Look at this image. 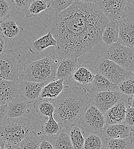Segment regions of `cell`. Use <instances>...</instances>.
Listing matches in <instances>:
<instances>
[{"label": "cell", "mask_w": 134, "mask_h": 149, "mask_svg": "<svg viewBox=\"0 0 134 149\" xmlns=\"http://www.w3.org/2000/svg\"><path fill=\"white\" fill-rule=\"evenodd\" d=\"M109 22L95 3L75 1L65 10L55 12L51 32L57 41L58 60L78 58L91 51L101 41Z\"/></svg>", "instance_id": "cell-1"}, {"label": "cell", "mask_w": 134, "mask_h": 149, "mask_svg": "<svg viewBox=\"0 0 134 149\" xmlns=\"http://www.w3.org/2000/svg\"><path fill=\"white\" fill-rule=\"evenodd\" d=\"M53 117L61 128L68 129L77 121L90 103L88 92L84 87H65L58 98L53 101Z\"/></svg>", "instance_id": "cell-2"}, {"label": "cell", "mask_w": 134, "mask_h": 149, "mask_svg": "<svg viewBox=\"0 0 134 149\" xmlns=\"http://www.w3.org/2000/svg\"><path fill=\"white\" fill-rule=\"evenodd\" d=\"M58 63L56 57L49 53L41 59L25 63L19 77L27 81L47 84L56 79Z\"/></svg>", "instance_id": "cell-3"}, {"label": "cell", "mask_w": 134, "mask_h": 149, "mask_svg": "<svg viewBox=\"0 0 134 149\" xmlns=\"http://www.w3.org/2000/svg\"><path fill=\"white\" fill-rule=\"evenodd\" d=\"M32 130L33 127L29 119L24 117L7 118L0 124V140L4 143L19 145Z\"/></svg>", "instance_id": "cell-4"}, {"label": "cell", "mask_w": 134, "mask_h": 149, "mask_svg": "<svg viewBox=\"0 0 134 149\" xmlns=\"http://www.w3.org/2000/svg\"><path fill=\"white\" fill-rule=\"evenodd\" d=\"M111 60L127 70H134V49L119 42L106 45L99 55Z\"/></svg>", "instance_id": "cell-5"}, {"label": "cell", "mask_w": 134, "mask_h": 149, "mask_svg": "<svg viewBox=\"0 0 134 149\" xmlns=\"http://www.w3.org/2000/svg\"><path fill=\"white\" fill-rule=\"evenodd\" d=\"M94 67L96 73L103 75L116 84L133 76L132 71L127 70L114 61L105 58L100 55L96 58Z\"/></svg>", "instance_id": "cell-6"}, {"label": "cell", "mask_w": 134, "mask_h": 149, "mask_svg": "<svg viewBox=\"0 0 134 149\" xmlns=\"http://www.w3.org/2000/svg\"><path fill=\"white\" fill-rule=\"evenodd\" d=\"M76 123L84 132L100 135H102L106 124L104 114L91 103L87 106Z\"/></svg>", "instance_id": "cell-7"}, {"label": "cell", "mask_w": 134, "mask_h": 149, "mask_svg": "<svg viewBox=\"0 0 134 149\" xmlns=\"http://www.w3.org/2000/svg\"><path fill=\"white\" fill-rule=\"evenodd\" d=\"M21 58L12 49L5 50L0 55V79L18 81Z\"/></svg>", "instance_id": "cell-8"}, {"label": "cell", "mask_w": 134, "mask_h": 149, "mask_svg": "<svg viewBox=\"0 0 134 149\" xmlns=\"http://www.w3.org/2000/svg\"><path fill=\"white\" fill-rule=\"evenodd\" d=\"M95 4L110 21H119L130 10L127 0H96Z\"/></svg>", "instance_id": "cell-9"}, {"label": "cell", "mask_w": 134, "mask_h": 149, "mask_svg": "<svg viewBox=\"0 0 134 149\" xmlns=\"http://www.w3.org/2000/svg\"><path fill=\"white\" fill-rule=\"evenodd\" d=\"M90 103L103 114L124 97L119 91H110L95 93H88Z\"/></svg>", "instance_id": "cell-10"}, {"label": "cell", "mask_w": 134, "mask_h": 149, "mask_svg": "<svg viewBox=\"0 0 134 149\" xmlns=\"http://www.w3.org/2000/svg\"><path fill=\"white\" fill-rule=\"evenodd\" d=\"M118 22V42L134 49V10H130Z\"/></svg>", "instance_id": "cell-11"}, {"label": "cell", "mask_w": 134, "mask_h": 149, "mask_svg": "<svg viewBox=\"0 0 134 149\" xmlns=\"http://www.w3.org/2000/svg\"><path fill=\"white\" fill-rule=\"evenodd\" d=\"M96 74L94 65L88 61L77 65L72 75L70 86L85 87L94 79Z\"/></svg>", "instance_id": "cell-12"}, {"label": "cell", "mask_w": 134, "mask_h": 149, "mask_svg": "<svg viewBox=\"0 0 134 149\" xmlns=\"http://www.w3.org/2000/svg\"><path fill=\"white\" fill-rule=\"evenodd\" d=\"M18 83L19 95L29 103L39 99L42 88L45 85L42 83L27 81L19 77Z\"/></svg>", "instance_id": "cell-13"}, {"label": "cell", "mask_w": 134, "mask_h": 149, "mask_svg": "<svg viewBox=\"0 0 134 149\" xmlns=\"http://www.w3.org/2000/svg\"><path fill=\"white\" fill-rule=\"evenodd\" d=\"M78 58H64L58 60L56 79H63L65 87H69L72 75L77 65Z\"/></svg>", "instance_id": "cell-14"}, {"label": "cell", "mask_w": 134, "mask_h": 149, "mask_svg": "<svg viewBox=\"0 0 134 149\" xmlns=\"http://www.w3.org/2000/svg\"><path fill=\"white\" fill-rule=\"evenodd\" d=\"M132 131V128L124 122L115 124H106L102 136L104 141L125 138L131 136Z\"/></svg>", "instance_id": "cell-15"}, {"label": "cell", "mask_w": 134, "mask_h": 149, "mask_svg": "<svg viewBox=\"0 0 134 149\" xmlns=\"http://www.w3.org/2000/svg\"><path fill=\"white\" fill-rule=\"evenodd\" d=\"M19 95L18 81L0 79V105H7Z\"/></svg>", "instance_id": "cell-16"}, {"label": "cell", "mask_w": 134, "mask_h": 149, "mask_svg": "<svg viewBox=\"0 0 134 149\" xmlns=\"http://www.w3.org/2000/svg\"><path fill=\"white\" fill-rule=\"evenodd\" d=\"M30 103L20 95L7 105V118L23 117L30 112Z\"/></svg>", "instance_id": "cell-17"}, {"label": "cell", "mask_w": 134, "mask_h": 149, "mask_svg": "<svg viewBox=\"0 0 134 149\" xmlns=\"http://www.w3.org/2000/svg\"><path fill=\"white\" fill-rule=\"evenodd\" d=\"M84 88L90 93L118 91L117 84L111 82L103 75L97 73L95 74L93 81L87 85Z\"/></svg>", "instance_id": "cell-18"}, {"label": "cell", "mask_w": 134, "mask_h": 149, "mask_svg": "<svg viewBox=\"0 0 134 149\" xmlns=\"http://www.w3.org/2000/svg\"><path fill=\"white\" fill-rule=\"evenodd\" d=\"M127 107L124 97L104 113L106 124H115L124 122Z\"/></svg>", "instance_id": "cell-19"}, {"label": "cell", "mask_w": 134, "mask_h": 149, "mask_svg": "<svg viewBox=\"0 0 134 149\" xmlns=\"http://www.w3.org/2000/svg\"><path fill=\"white\" fill-rule=\"evenodd\" d=\"M56 40L53 37L51 32L49 31L45 35L31 42L28 48L31 53L35 55H38L45 49L52 46L56 47Z\"/></svg>", "instance_id": "cell-20"}, {"label": "cell", "mask_w": 134, "mask_h": 149, "mask_svg": "<svg viewBox=\"0 0 134 149\" xmlns=\"http://www.w3.org/2000/svg\"><path fill=\"white\" fill-rule=\"evenodd\" d=\"M64 87L63 79H55L42 87L39 98L55 100Z\"/></svg>", "instance_id": "cell-21"}, {"label": "cell", "mask_w": 134, "mask_h": 149, "mask_svg": "<svg viewBox=\"0 0 134 149\" xmlns=\"http://www.w3.org/2000/svg\"><path fill=\"white\" fill-rule=\"evenodd\" d=\"M0 32L5 38L12 39L21 35L24 32V28L19 26L12 19H3L0 21Z\"/></svg>", "instance_id": "cell-22"}, {"label": "cell", "mask_w": 134, "mask_h": 149, "mask_svg": "<svg viewBox=\"0 0 134 149\" xmlns=\"http://www.w3.org/2000/svg\"><path fill=\"white\" fill-rule=\"evenodd\" d=\"M54 100L39 98L33 102V107L41 119L53 116L55 112Z\"/></svg>", "instance_id": "cell-23"}, {"label": "cell", "mask_w": 134, "mask_h": 149, "mask_svg": "<svg viewBox=\"0 0 134 149\" xmlns=\"http://www.w3.org/2000/svg\"><path fill=\"white\" fill-rule=\"evenodd\" d=\"M119 40V22L117 21H110L104 29L101 40L106 45H109L118 42Z\"/></svg>", "instance_id": "cell-24"}, {"label": "cell", "mask_w": 134, "mask_h": 149, "mask_svg": "<svg viewBox=\"0 0 134 149\" xmlns=\"http://www.w3.org/2000/svg\"><path fill=\"white\" fill-rule=\"evenodd\" d=\"M51 138V143L55 149H74L68 129L62 128L58 134Z\"/></svg>", "instance_id": "cell-25"}, {"label": "cell", "mask_w": 134, "mask_h": 149, "mask_svg": "<svg viewBox=\"0 0 134 149\" xmlns=\"http://www.w3.org/2000/svg\"><path fill=\"white\" fill-rule=\"evenodd\" d=\"M68 134L74 149H83L84 142V131L77 123L72 125L68 128Z\"/></svg>", "instance_id": "cell-26"}, {"label": "cell", "mask_w": 134, "mask_h": 149, "mask_svg": "<svg viewBox=\"0 0 134 149\" xmlns=\"http://www.w3.org/2000/svg\"><path fill=\"white\" fill-rule=\"evenodd\" d=\"M84 142L83 149H101L104 146L102 135L94 133L84 132Z\"/></svg>", "instance_id": "cell-27"}, {"label": "cell", "mask_w": 134, "mask_h": 149, "mask_svg": "<svg viewBox=\"0 0 134 149\" xmlns=\"http://www.w3.org/2000/svg\"><path fill=\"white\" fill-rule=\"evenodd\" d=\"M61 129V127L55 120L53 116L44 119L41 125L42 134L49 137L58 134Z\"/></svg>", "instance_id": "cell-28"}, {"label": "cell", "mask_w": 134, "mask_h": 149, "mask_svg": "<svg viewBox=\"0 0 134 149\" xmlns=\"http://www.w3.org/2000/svg\"><path fill=\"white\" fill-rule=\"evenodd\" d=\"M49 8L45 0H33L28 9L24 11L25 17L29 19L36 17L41 12L47 10Z\"/></svg>", "instance_id": "cell-29"}, {"label": "cell", "mask_w": 134, "mask_h": 149, "mask_svg": "<svg viewBox=\"0 0 134 149\" xmlns=\"http://www.w3.org/2000/svg\"><path fill=\"white\" fill-rule=\"evenodd\" d=\"M104 145L108 149H132L133 139L131 136H128L122 139L106 140Z\"/></svg>", "instance_id": "cell-30"}, {"label": "cell", "mask_w": 134, "mask_h": 149, "mask_svg": "<svg viewBox=\"0 0 134 149\" xmlns=\"http://www.w3.org/2000/svg\"><path fill=\"white\" fill-rule=\"evenodd\" d=\"M41 139L33 130L30 131L19 143L21 149H38Z\"/></svg>", "instance_id": "cell-31"}, {"label": "cell", "mask_w": 134, "mask_h": 149, "mask_svg": "<svg viewBox=\"0 0 134 149\" xmlns=\"http://www.w3.org/2000/svg\"><path fill=\"white\" fill-rule=\"evenodd\" d=\"M118 91L127 96L134 94V77H128L117 84Z\"/></svg>", "instance_id": "cell-32"}, {"label": "cell", "mask_w": 134, "mask_h": 149, "mask_svg": "<svg viewBox=\"0 0 134 149\" xmlns=\"http://www.w3.org/2000/svg\"><path fill=\"white\" fill-rule=\"evenodd\" d=\"M49 7H51L55 12H61L71 6L75 0H45Z\"/></svg>", "instance_id": "cell-33"}, {"label": "cell", "mask_w": 134, "mask_h": 149, "mask_svg": "<svg viewBox=\"0 0 134 149\" xmlns=\"http://www.w3.org/2000/svg\"><path fill=\"white\" fill-rule=\"evenodd\" d=\"M13 3V0H0V19L10 16Z\"/></svg>", "instance_id": "cell-34"}, {"label": "cell", "mask_w": 134, "mask_h": 149, "mask_svg": "<svg viewBox=\"0 0 134 149\" xmlns=\"http://www.w3.org/2000/svg\"><path fill=\"white\" fill-rule=\"evenodd\" d=\"M124 122L128 124L132 129H134V108L128 106Z\"/></svg>", "instance_id": "cell-35"}, {"label": "cell", "mask_w": 134, "mask_h": 149, "mask_svg": "<svg viewBox=\"0 0 134 149\" xmlns=\"http://www.w3.org/2000/svg\"><path fill=\"white\" fill-rule=\"evenodd\" d=\"M16 8L19 11H25L33 0H13Z\"/></svg>", "instance_id": "cell-36"}, {"label": "cell", "mask_w": 134, "mask_h": 149, "mask_svg": "<svg viewBox=\"0 0 134 149\" xmlns=\"http://www.w3.org/2000/svg\"><path fill=\"white\" fill-rule=\"evenodd\" d=\"M7 105H0V124L7 118Z\"/></svg>", "instance_id": "cell-37"}, {"label": "cell", "mask_w": 134, "mask_h": 149, "mask_svg": "<svg viewBox=\"0 0 134 149\" xmlns=\"http://www.w3.org/2000/svg\"><path fill=\"white\" fill-rule=\"evenodd\" d=\"M38 149H55L52 144L47 141H41Z\"/></svg>", "instance_id": "cell-38"}, {"label": "cell", "mask_w": 134, "mask_h": 149, "mask_svg": "<svg viewBox=\"0 0 134 149\" xmlns=\"http://www.w3.org/2000/svg\"><path fill=\"white\" fill-rule=\"evenodd\" d=\"M6 38L0 33V55L6 50Z\"/></svg>", "instance_id": "cell-39"}, {"label": "cell", "mask_w": 134, "mask_h": 149, "mask_svg": "<svg viewBox=\"0 0 134 149\" xmlns=\"http://www.w3.org/2000/svg\"><path fill=\"white\" fill-rule=\"evenodd\" d=\"M3 149H21L19 145H12L5 143Z\"/></svg>", "instance_id": "cell-40"}, {"label": "cell", "mask_w": 134, "mask_h": 149, "mask_svg": "<svg viewBox=\"0 0 134 149\" xmlns=\"http://www.w3.org/2000/svg\"><path fill=\"white\" fill-rule=\"evenodd\" d=\"M131 97H128L127 99L128 106L134 108V94L131 95Z\"/></svg>", "instance_id": "cell-41"}, {"label": "cell", "mask_w": 134, "mask_h": 149, "mask_svg": "<svg viewBox=\"0 0 134 149\" xmlns=\"http://www.w3.org/2000/svg\"><path fill=\"white\" fill-rule=\"evenodd\" d=\"M127 1L128 3L130 9L134 10V0H127Z\"/></svg>", "instance_id": "cell-42"}, {"label": "cell", "mask_w": 134, "mask_h": 149, "mask_svg": "<svg viewBox=\"0 0 134 149\" xmlns=\"http://www.w3.org/2000/svg\"><path fill=\"white\" fill-rule=\"evenodd\" d=\"M78 2H84V3H95L96 0H75Z\"/></svg>", "instance_id": "cell-43"}, {"label": "cell", "mask_w": 134, "mask_h": 149, "mask_svg": "<svg viewBox=\"0 0 134 149\" xmlns=\"http://www.w3.org/2000/svg\"><path fill=\"white\" fill-rule=\"evenodd\" d=\"M4 145H5V143L0 140V149H3Z\"/></svg>", "instance_id": "cell-44"}, {"label": "cell", "mask_w": 134, "mask_h": 149, "mask_svg": "<svg viewBox=\"0 0 134 149\" xmlns=\"http://www.w3.org/2000/svg\"><path fill=\"white\" fill-rule=\"evenodd\" d=\"M131 136L133 138V141L134 140V129H133V131H132V133H131Z\"/></svg>", "instance_id": "cell-45"}, {"label": "cell", "mask_w": 134, "mask_h": 149, "mask_svg": "<svg viewBox=\"0 0 134 149\" xmlns=\"http://www.w3.org/2000/svg\"><path fill=\"white\" fill-rule=\"evenodd\" d=\"M107 149V147H106V146H105V145H104V146H103V148H102V149Z\"/></svg>", "instance_id": "cell-46"}, {"label": "cell", "mask_w": 134, "mask_h": 149, "mask_svg": "<svg viewBox=\"0 0 134 149\" xmlns=\"http://www.w3.org/2000/svg\"><path fill=\"white\" fill-rule=\"evenodd\" d=\"M133 76L134 77V70H133Z\"/></svg>", "instance_id": "cell-47"}]
</instances>
